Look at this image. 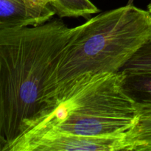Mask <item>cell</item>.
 <instances>
[{
    "mask_svg": "<svg viewBox=\"0 0 151 151\" xmlns=\"http://www.w3.org/2000/svg\"><path fill=\"white\" fill-rule=\"evenodd\" d=\"M150 38V13L132 4L100 13L74 27L49 83V112L83 77L122 70Z\"/></svg>",
    "mask_w": 151,
    "mask_h": 151,
    "instance_id": "7a4b0ae2",
    "label": "cell"
},
{
    "mask_svg": "<svg viewBox=\"0 0 151 151\" xmlns=\"http://www.w3.org/2000/svg\"><path fill=\"white\" fill-rule=\"evenodd\" d=\"M147 10L149 12V13H150V15L151 16V1L149 3L148 5H147Z\"/></svg>",
    "mask_w": 151,
    "mask_h": 151,
    "instance_id": "30bf717a",
    "label": "cell"
},
{
    "mask_svg": "<svg viewBox=\"0 0 151 151\" xmlns=\"http://www.w3.org/2000/svg\"><path fill=\"white\" fill-rule=\"evenodd\" d=\"M60 19L37 27L0 29V150L50 111L47 91L72 35Z\"/></svg>",
    "mask_w": 151,
    "mask_h": 151,
    "instance_id": "6da1fadb",
    "label": "cell"
},
{
    "mask_svg": "<svg viewBox=\"0 0 151 151\" xmlns=\"http://www.w3.org/2000/svg\"><path fill=\"white\" fill-rule=\"evenodd\" d=\"M137 109L138 119L128 131L127 139L131 151H151V106Z\"/></svg>",
    "mask_w": 151,
    "mask_h": 151,
    "instance_id": "52a82bcc",
    "label": "cell"
},
{
    "mask_svg": "<svg viewBox=\"0 0 151 151\" xmlns=\"http://www.w3.org/2000/svg\"><path fill=\"white\" fill-rule=\"evenodd\" d=\"M123 72L122 86L139 107L151 106V72Z\"/></svg>",
    "mask_w": 151,
    "mask_h": 151,
    "instance_id": "8992f818",
    "label": "cell"
},
{
    "mask_svg": "<svg viewBox=\"0 0 151 151\" xmlns=\"http://www.w3.org/2000/svg\"><path fill=\"white\" fill-rule=\"evenodd\" d=\"M131 151L127 136L97 137L55 129L30 131L12 143L5 151Z\"/></svg>",
    "mask_w": 151,
    "mask_h": 151,
    "instance_id": "277c9868",
    "label": "cell"
},
{
    "mask_svg": "<svg viewBox=\"0 0 151 151\" xmlns=\"http://www.w3.org/2000/svg\"><path fill=\"white\" fill-rule=\"evenodd\" d=\"M41 1H45V2L49 3V4H50V2H51V0H41Z\"/></svg>",
    "mask_w": 151,
    "mask_h": 151,
    "instance_id": "8fae6325",
    "label": "cell"
},
{
    "mask_svg": "<svg viewBox=\"0 0 151 151\" xmlns=\"http://www.w3.org/2000/svg\"><path fill=\"white\" fill-rule=\"evenodd\" d=\"M50 4L60 18L87 19L100 11L90 0H51Z\"/></svg>",
    "mask_w": 151,
    "mask_h": 151,
    "instance_id": "ba28073f",
    "label": "cell"
},
{
    "mask_svg": "<svg viewBox=\"0 0 151 151\" xmlns=\"http://www.w3.org/2000/svg\"><path fill=\"white\" fill-rule=\"evenodd\" d=\"M122 70L134 72H151V38L127 62Z\"/></svg>",
    "mask_w": 151,
    "mask_h": 151,
    "instance_id": "9c48e42d",
    "label": "cell"
},
{
    "mask_svg": "<svg viewBox=\"0 0 151 151\" xmlns=\"http://www.w3.org/2000/svg\"><path fill=\"white\" fill-rule=\"evenodd\" d=\"M123 77L122 71L83 77L26 133L55 129L87 137L127 136L139 111L124 90Z\"/></svg>",
    "mask_w": 151,
    "mask_h": 151,
    "instance_id": "3957f363",
    "label": "cell"
},
{
    "mask_svg": "<svg viewBox=\"0 0 151 151\" xmlns=\"http://www.w3.org/2000/svg\"><path fill=\"white\" fill-rule=\"evenodd\" d=\"M55 14L52 7L41 0H0V29L39 26Z\"/></svg>",
    "mask_w": 151,
    "mask_h": 151,
    "instance_id": "5b68a950",
    "label": "cell"
}]
</instances>
